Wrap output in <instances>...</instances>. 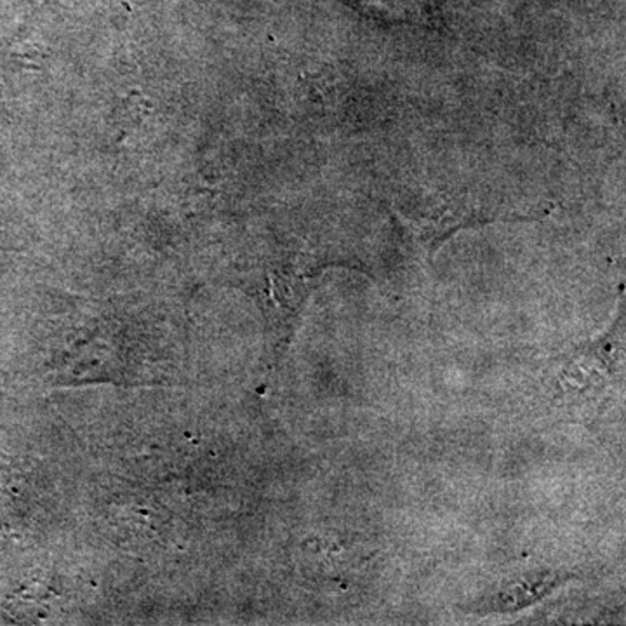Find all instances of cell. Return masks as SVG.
<instances>
[{
    "label": "cell",
    "mask_w": 626,
    "mask_h": 626,
    "mask_svg": "<svg viewBox=\"0 0 626 626\" xmlns=\"http://www.w3.org/2000/svg\"><path fill=\"white\" fill-rule=\"evenodd\" d=\"M559 583H562V576L559 574H544L541 577H524L522 582L513 583L501 590L500 594H496L491 598V606L498 609L508 611L512 607H524L529 602L538 601L541 595L549 594L550 590L555 588Z\"/></svg>",
    "instance_id": "cell-1"
}]
</instances>
